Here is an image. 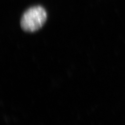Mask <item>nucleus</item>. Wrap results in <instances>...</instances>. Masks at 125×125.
Listing matches in <instances>:
<instances>
[{"label": "nucleus", "mask_w": 125, "mask_h": 125, "mask_svg": "<svg viewBox=\"0 0 125 125\" xmlns=\"http://www.w3.org/2000/svg\"><path fill=\"white\" fill-rule=\"evenodd\" d=\"M47 13L43 7L36 6L30 8L23 13L21 21L22 29L27 32H34L44 24Z\"/></svg>", "instance_id": "1"}]
</instances>
